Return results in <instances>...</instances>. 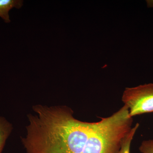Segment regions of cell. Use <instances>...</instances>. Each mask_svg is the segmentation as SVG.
<instances>
[{"label":"cell","instance_id":"cell-1","mask_svg":"<svg viewBox=\"0 0 153 153\" xmlns=\"http://www.w3.org/2000/svg\"><path fill=\"white\" fill-rule=\"evenodd\" d=\"M32 109L21 138L26 153H118L132 128L125 105L96 122L76 119L65 105L36 104Z\"/></svg>","mask_w":153,"mask_h":153},{"label":"cell","instance_id":"cell-2","mask_svg":"<svg viewBox=\"0 0 153 153\" xmlns=\"http://www.w3.org/2000/svg\"><path fill=\"white\" fill-rule=\"evenodd\" d=\"M122 100L128 108L131 117L153 112V83L126 88Z\"/></svg>","mask_w":153,"mask_h":153},{"label":"cell","instance_id":"cell-3","mask_svg":"<svg viewBox=\"0 0 153 153\" xmlns=\"http://www.w3.org/2000/svg\"><path fill=\"white\" fill-rule=\"evenodd\" d=\"M23 5L22 0H0V17L6 23H10L9 11L14 7L20 9Z\"/></svg>","mask_w":153,"mask_h":153},{"label":"cell","instance_id":"cell-4","mask_svg":"<svg viewBox=\"0 0 153 153\" xmlns=\"http://www.w3.org/2000/svg\"><path fill=\"white\" fill-rule=\"evenodd\" d=\"M13 129V126L4 118L0 117V153L4 146L6 140Z\"/></svg>","mask_w":153,"mask_h":153},{"label":"cell","instance_id":"cell-5","mask_svg":"<svg viewBox=\"0 0 153 153\" xmlns=\"http://www.w3.org/2000/svg\"><path fill=\"white\" fill-rule=\"evenodd\" d=\"M139 126V124L137 123L132 128L130 131L124 139L118 153H130L131 142Z\"/></svg>","mask_w":153,"mask_h":153},{"label":"cell","instance_id":"cell-6","mask_svg":"<svg viewBox=\"0 0 153 153\" xmlns=\"http://www.w3.org/2000/svg\"><path fill=\"white\" fill-rule=\"evenodd\" d=\"M139 150L142 153H153V140L143 141L140 146Z\"/></svg>","mask_w":153,"mask_h":153}]
</instances>
